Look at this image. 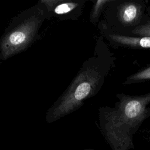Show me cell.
I'll return each mask as SVG.
<instances>
[{
    "label": "cell",
    "mask_w": 150,
    "mask_h": 150,
    "mask_svg": "<svg viewBox=\"0 0 150 150\" xmlns=\"http://www.w3.org/2000/svg\"><path fill=\"white\" fill-rule=\"evenodd\" d=\"M120 96L115 108L100 112V127L112 150H129L134 148V134L150 115V93Z\"/></svg>",
    "instance_id": "cell-1"
},
{
    "label": "cell",
    "mask_w": 150,
    "mask_h": 150,
    "mask_svg": "<svg viewBox=\"0 0 150 150\" xmlns=\"http://www.w3.org/2000/svg\"><path fill=\"white\" fill-rule=\"evenodd\" d=\"M107 67L98 42L94 56L84 62L67 88L47 110L46 122L50 124L73 112L96 94L103 83Z\"/></svg>",
    "instance_id": "cell-2"
},
{
    "label": "cell",
    "mask_w": 150,
    "mask_h": 150,
    "mask_svg": "<svg viewBox=\"0 0 150 150\" xmlns=\"http://www.w3.org/2000/svg\"><path fill=\"white\" fill-rule=\"evenodd\" d=\"M47 18L46 8L41 1L14 18L0 39L1 57L8 59L25 49Z\"/></svg>",
    "instance_id": "cell-3"
},
{
    "label": "cell",
    "mask_w": 150,
    "mask_h": 150,
    "mask_svg": "<svg viewBox=\"0 0 150 150\" xmlns=\"http://www.w3.org/2000/svg\"><path fill=\"white\" fill-rule=\"evenodd\" d=\"M45 6L48 18L54 16L62 19H73L81 13L84 1H40Z\"/></svg>",
    "instance_id": "cell-4"
},
{
    "label": "cell",
    "mask_w": 150,
    "mask_h": 150,
    "mask_svg": "<svg viewBox=\"0 0 150 150\" xmlns=\"http://www.w3.org/2000/svg\"><path fill=\"white\" fill-rule=\"evenodd\" d=\"M142 11V5L136 2H125L118 9V17L123 25L131 26L139 19Z\"/></svg>",
    "instance_id": "cell-5"
},
{
    "label": "cell",
    "mask_w": 150,
    "mask_h": 150,
    "mask_svg": "<svg viewBox=\"0 0 150 150\" xmlns=\"http://www.w3.org/2000/svg\"><path fill=\"white\" fill-rule=\"evenodd\" d=\"M108 38L112 42L124 46L150 49L149 37H132L118 34H110Z\"/></svg>",
    "instance_id": "cell-6"
},
{
    "label": "cell",
    "mask_w": 150,
    "mask_h": 150,
    "mask_svg": "<svg viewBox=\"0 0 150 150\" xmlns=\"http://www.w3.org/2000/svg\"><path fill=\"white\" fill-rule=\"evenodd\" d=\"M150 80V66L129 76L124 83L125 84Z\"/></svg>",
    "instance_id": "cell-7"
},
{
    "label": "cell",
    "mask_w": 150,
    "mask_h": 150,
    "mask_svg": "<svg viewBox=\"0 0 150 150\" xmlns=\"http://www.w3.org/2000/svg\"><path fill=\"white\" fill-rule=\"evenodd\" d=\"M110 2H111V1L107 0H98L94 2L90 17L91 22L95 23L97 21L104 7Z\"/></svg>",
    "instance_id": "cell-8"
},
{
    "label": "cell",
    "mask_w": 150,
    "mask_h": 150,
    "mask_svg": "<svg viewBox=\"0 0 150 150\" xmlns=\"http://www.w3.org/2000/svg\"><path fill=\"white\" fill-rule=\"evenodd\" d=\"M132 33L139 35V37L150 38V22L137 26L132 30Z\"/></svg>",
    "instance_id": "cell-9"
},
{
    "label": "cell",
    "mask_w": 150,
    "mask_h": 150,
    "mask_svg": "<svg viewBox=\"0 0 150 150\" xmlns=\"http://www.w3.org/2000/svg\"><path fill=\"white\" fill-rule=\"evenodd\" d=\"M83 150H94V149H91V148H88V149H83Z\"/></svg>",
    "instance_id": "cell-10"
}]
</instances>
